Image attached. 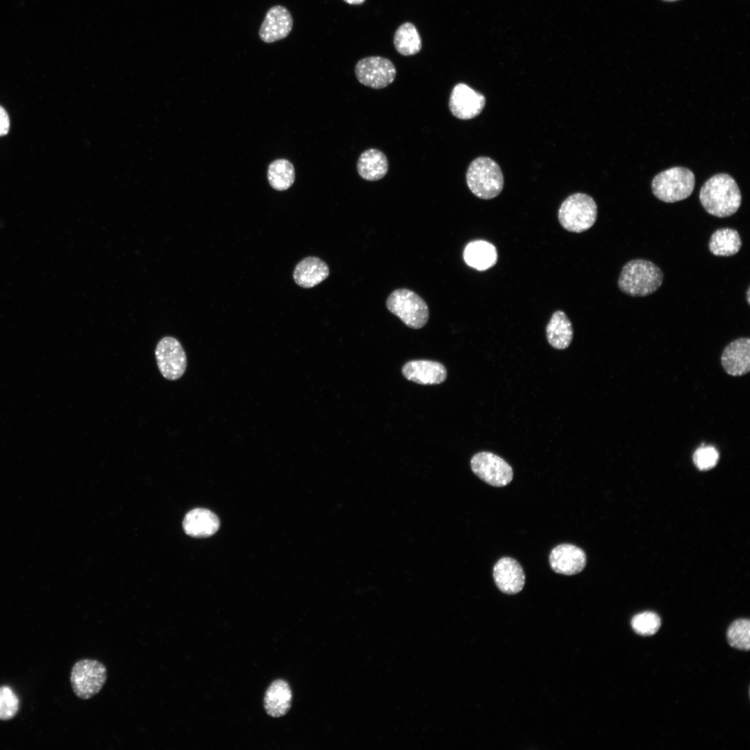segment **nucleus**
Returning <instances> with one entry per match:
<instances>
[{"instance_id": "nucleus-4", "label": "nucleus", "mask_w": 750, "mask_h": 750, "mask_svg": "<svg viewBox=\"0 0 750 750\" xmlns=\"http://www.w3.org/2000/svg\"><path fill=\"white\" fill-rule=\"evenodd\" d=\"M695 184L693 172L688 168L674 167L658 174L653 179V194L658 199L674 203L687 199Z\"/></svg>"}, {"instance_id": "nucleus-1", "label": "nucleus", "mask_w": 750, "mask_h": 750, "mask_svg": "<svg viewBox=\"0 0 750 750\" xmlns=\"http://www.w3.org/2000/svg\"><path fill=\"white\" fill-rule=\"evenodd\" d=\"M700 202L706 211L717 217H726L739 209L742 196L735 179L727 174H717L707 180L699 192Z\"/></svg>"}, {"instance_id": "nucleus-8", "label": "nucleus", "mask_w": 750, "mask_h": 750, "mask_svg": "<svg viewBox=\"0 0 750 750\" xmlns=\"http://www.w3.org/2000/svg\"><path fill=\"white\" fill-rule=\"evenodd\" d=\"M472 472L482 481L494 487H504L512 480L511 466L501 457L488 451L476 453L471 459Z\"/></svg>"}, {"instance_id": "nucleus-29", "label": "nucleus", "mask_w": 750, "mask_h": 750, "mask_svg": "<svg viewBox=\"0 0 750 750\" xmlns=\"http://www.w3.org/2000/svg\"><path fill=\"white\" fill-rule=\"evenodd\" d=\"M718 458L717 451L710 446L698 448L693 455L694 463L701 470H707L715 467Z\"/></svg>"}, {"instance_id": "nucleus-28", "label": "nucleus", "mask_w": 750, "mask_h": 750, "mask_svg": "<svg viewBox=\"0 0 750 750\" xmlns=\"http://www.w3.org/2000/svg\"><path fill=\"white\" fill-rule=\"evenodd\" d=\"M19 710V699L8 685L0 687V720L13 718Z\"/></svg>"}, {"instance_id": "nucleus-7", "label": "nucleus", "mask_w": 750, "mask_h": 750, "mask_svg": "<svg viewBox=\"0 0 750 750\" xmlns=\"http://www.w3.org/2000/svg\"><path fill=\"white\" fill-rule=\"evenodd\" d=\"M106 677V668L103 663L97 660L83 659L72 667L70 681L75 694L86 700L101 690Z\"/></svg>"}, {"instance_id": "nucleus-23", "label": "nucleus", "mask_w": 750, "mask_h": 750, "mask_svg": "<svg viewBox=\"0 0 750 750\" xmlns=\"http://www.w3.org/2000/svg\"><path fill=\"white\" fill-rule=\"evenodd\" d=\"M742 247L739 233L733 228H721L712 234L708 247L717 256H731L736 254Z\"/></svg>"}, {"instance_id": "nucleus-27", "label": "nucleus", "mask_w": 750, "mask_h": 750, "mask_svg": "<svg viewBox=\"0 0 750 750\" xmlns=\"http://www.w3.org/2000/svg\"><path fill=\"white\" fill-rule=\"evenodd\" d=\"M631 624L636 633L649 636L655 634L658 631L661 621L656 612L646 611L634 615Z\"/></svg>"}, {"instance_id": "nucleus-31", "label": "nucleus", "mask_w": 750, "mask_h": 750, "mask_svg": "<svg viewBox=\"0 0 750 750\" xmlns=\"http://www.w3.org/2000/svg\"><path fill=\"white\" fill-rule=\"evenodd\" d=\"M349 4L358 5L362 3L365 0H343Z\"/></svg>"}, {"instance_id": "nucleus-25", "label": "nucleus", "mask_w": 750, "mask_h": 750, "mask_svg": "<svg viewBox=\"0 0 750 750\" xmlns=\"http://www.w3.org/2000/svg\"><path fill=\"white\" fill-rule=\"evenodd\" d=\"M267 178L274 189L285 190L290 188L294 181V167L288 160H276L269 165Z\"/></svg>"}, {"instance_id": "nucleus-22", "label": "nucleus", "mask_w": 750, "mask_h": 750, "mask_svg": "<svg viewBox=\"0 0 750 750\" xmlns=\"http://www.w3.org/2000/svg\"><path fill=\"white\" fill-rule=\"evenodd\" d=\"M359 175L365 180L374 181L385 176L388 170V162L380 150L369 149L360 156L357 162Z\"/></svg>"}, {"instance_id": "nucleus-19", "label": "nucleus", "mask_w": 750, "mask_h": 750, "mask_svg": "<svg viewBox=\"0 0 750 750\" xmlns=\"http://www.w3.org/2000/svg\"><path fill=\"white\" fill-rule=\"evenodd\" d=\"M292 691L288 683L282 679H278L271 683L267 688L264 706L267 713L274 717L285 715L291 706Z\"/></svg>"}, {"instance_id": "nucleus-24", "label": "nucleus", "mask_w": 750, "mask_h": 750, "mask_svg": "<svg viewBox=\"0 0 750 750\" xmlns=\"http://www.w3.org/2000/svg\"><path fill=\"white\" fill-rule=\"evenodd\" d=\"M396 50L403 56H412L422 49V40L414 24L406 22L401 24L394 35Z\"/></svg>"}, {"instance_id": "nucleus-20", "label": "nucleus", "mask_w": 750, "mask_h": 750, "mask_svg": "<svg viewBox=\"0 0 750 750\" xmlns=\"http://www.w3.org/2000/svg\"><path fill=\"white\" fill-rule=\"evenodd\" d=\"M463 258L469 266L483 271L496 264L497 252L491 243L484 240H475L465 247Z\"/></svg>"}, {"instance_id": "nucleus-15", "label": "nucleus", "mask_w": 750, "mask_h": 750, "mask_svg": "<svg viewBox=\"0 0 750 750\" xmlns=\"http://www.w3.org/2000/svg\"><path fill=\"white\" fill-rule=\"evenodd\" d=\"M721 363L729 375L747 374L750 370V339L741 338L730 342L723 350Z\"/></svg>"}, {"instance_id": "nucleus-21", "label": "nucleus", "mask_w": 750, "mask_h": 750, "mask_svg": "<svg viewBox=\"0 0 750 750\" xmlns=\"http://www.w3.org/2000/svg\"><path fill=\"white\" fill-rule=\"evenodd\" d=\"M546 335L549 344L556 349H567L573 338L572 325L566 314L558 310L553 312L546 327Z\"/></svg>"}, {"instance_id": "nucleus-6", "label": "nucleus", "mask_w": 750, "mask_h": 750, "mask_svg": "<svg viewBox=\"0 0 750 750\" xmlns=\"http://www.w3.org/2000/svg\"><path fill=\"white\" fill-rule=\"evenodd\" d=\"M388 310L398 317L407 326L422 328L429 317L428 307L417 294L406 288L394 290L386 301Z\"/></svg>"}, {"instance_id": "nucleus-32", "label": "nucleus", "mask_w": 750, "mask_h": 750, "mask_svg": "<svg viewBox=\"0 0 750 750\" xmlns=\"http://www.w3.org/2000/svg\"><path fill=\"white\" fill-rule=\"evenodd\" d=\"M747 301L748 303L749 304V303H750L749 302V300H750V299H749V288L748 289L747 292Z\"/></svg>"}, {"instance_id": "nucleus-16", "label": "nucleus", "mask_w": 750, "mask_h": 750, "mask_svg": "<svg viewBox=\"0 0 750 750\" xmlns=\"http://www.w3.org/2000/svg\"><path fill=\"white\" fill-rule=\"evenodd\" d=\"M404 377L422 385L440 384L446 380L447 372L440 362L428 360H414L402 368Z\"/></svg>"}, {"instance_id": "nucleus-17", "label": "nucleus", "mask_w": 750, "mask_h": 750, "mask_svg": "<svg viewBox=\"0 0 750 750\" xmlns=\"http://www.w3.org/2000/svg\"><path fill=\"white\" fill-rule=\"evenodd\" d=\"M183 526L185 533L192 537L207 538L217 531L219 520L212 511L198 508L185 515Z\"/></svg>"}, {"instance_id": "nucleus-12", "label": "nucleus", "mask_w": 750, "mask_h": 750, "mask_svg": "<svg viewBox=\"0 0 750 750\" xmlns=\"http://www.w3.org/2000/svg\"><path fill=\"white\" fill-rule=\"evenodd\" d=\"M551 568L556 573L567 576L575 575L583 570L586 565L584 551L572 544H560L555 547L549 554Z\"/></svg>"}, {"instance_id": "nucleus-2", "label": "nucleus", "mask_w": 750, "mask_h": 750, "mask_svg": "<svg viewBox=\"0 0 750 750\" xmlns=\"http://www.w3.org/2000/svg\"><path fill=\"white\" fill-rule=\"evenodd\" d=\"M663 273L653 262L635 259L626 262L621 271L618 286L631 297H645L656 292L662 285Z\"/></svg>"}, {"instance_id": "nucleus-30", "label": "nucleus", "mask_w": 750, "mask_h": 750, "mask_svg": "<svg viewBox=\"0 0 750 750\" xmlns=\"http://www.w3.org/2000/svg\"><path fill=\"white\" fill-rule=\"evenodd\" d=\"M10 128V120L5 109L0 106V136L8 133Z\"/></svg>"}, {"instance_id": "nucleus-5", "label": "nucleus", "mask_w": 750, "mask_h": 750, "mask_svg": "<svg viewBox=\"0 0 750 750\" xmlns=\"http://www.w3.org/2000/svg\"><path fill=\"white\" fill-rule=\"evenodd\" d=\"M597 217V206L588 194L575 193L569 196L558 210V220L567 231L582 233L590 228Z\"/></svg>"}, {"instance_id": "nucleus-13", "label": "nucleus", "mask_w": 750, "mask_h": 750, "mask_svg": "<svg viewBox=\"0 0 750 750\" xmlns=\"http://www.w3.org/2000/svg\"><path fill=\"white\" fill-rule=\"evenodd\" d=\"M493 578L498 589L507 594L519 593L525 584L522 567L510 557H503L497 562L493 567Z\"/></svg>"}, {"instance_id": "nucleus-9", "label": "nucleus", "mask_w": 750, "mask_h": 750, "mask_svg": "<svg viewBox=\"0 0 750 750\" xmlns=\"http://www.w3.org/2000/svg\"><path fill=\"white\" fill-rule=\"evenodd\" d=\"M161 374L170 381L180 378L187 367L185 352L178 340L167 336L160 340L155 350Z\"/></svg>"}, {"instance_id": "nucleus-10", "label": "nucleus", "mask_w": 750, "mask_h": 750, "mask_svg": "<svg viewBox=\"0 0 750 750\" xmlns=\"http://www.w3.org/2000/svg\"><path fill=\"white\" fill-rule=\"evenodd\" d=\"M355 74L362 85L374 89L387 87L393 82L396 69L388 58L370 56L360 60L356 65Z\"/></svg>"}, {"instance_id": "nucleus-26", "label": "nucleus", "mask_w": 750, "mask_h": 750, "mask_svg": "<svg viewBox=\"0 0 750 750\" xmlns=\"http://www.w3.org/2000/svg\"><path fill=\"white\" fill-rule=\"evenodd\" d=\"M729 644L735 649L748 651L750 647V622L748 619L734 621L727 631Z\"/></svg>"}, {"instance_id": "nucleus-14", "label": "nucleus", "mask_w": 750, "mask_h": 750, "mask_svg": "<svg viewBox=\"0 0 750 750\" xmlns=\"http://www.w3.org/2000/svg\"><path fill=\"white\" fill-rule=\"evenodd\" d=\"M292 26L293 19L289 10L283 6H275L267 11L259 36L267 43L274 42L287 37Z\"/></svg>"}, {"instance_id": "nucleus-3", "label": "nucleus", "mask_w": 750, "mask_h": 750, "mask_svg": "<svg viewBox=\"0 0 750 750\" xmlns=\"http://www.w3.org/2000/svg\"><path fill=\"white\" fill-rule=\"evenodd\" d=\"M466 181L470 191L482 199L498 196L504 184L499 165L488 157H478L472 161L466 173Z\"/></svg>"}, {"instance_id": "nucleus-11", "label": "nucleus", "mask_w": 750, "mask_h": 750, "mask_svg": "<svg viewBox=\"0 0 750 750\" xmlns=\"http://www.w3.org/2000/svg\"><path fill=\"white\" fill-rule=\"evenodd\" d=\"M485 104V98L483 94L462 83L453 87L449 101L452 115L463 120L478 116L483 110Z\"/></svg>"}, {"instance_id": "nucleus-33", "label": "nucleus", "mask_w": 750, "mask_h": 750, "mask_svg": "<svg viewBox=\"0 0 750 750\" xmlns=\"http://www.w3.org/2000/svg\"><path fill=\"white\" fill-rule=\"evenodd\" d=\"M662 1H677V0H662Z\"/></svg>"}, {"instance_id": "nucleus-18", "label": "nucleus", "mask_w": 750, "mask_h": 750, "mask_svg": "<svg viewBox=\"0 0 750 750\" xmlns=\"http://www.w3.org/2000/svg\"><path fill=\"white\" fill-rule=\"evenodd\" d=\"M328 275L327 264L315 256L306 257L299 261L293 272L295 283L304 288L315 287L328 278Z\"/></svg>"}]
</instances>
